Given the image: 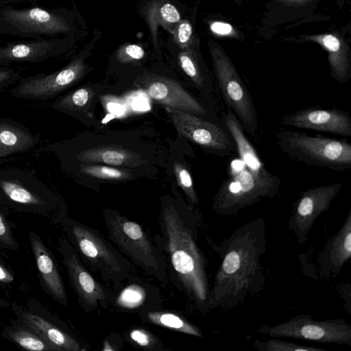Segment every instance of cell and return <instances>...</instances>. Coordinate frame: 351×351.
Instances as JSON below:
<instances>
[{"mask_svg": "<svg viewBox=\"0 0 351 351\" xmlns=\"http://www.w3.org/2000/svg\"><path fill=\"white\" fill-rule=\"evenodd\" d=\"M265 222L255 218L213 245L221 262L209 291L210 309L234 308L261 292L265 285L261 259L266 252Z\"/></svg>", "mask_w": 351, "mask_h": 351, "instance_id": "obj_1", "label": "cell"}, {"mask_svg": "<svg viewBox=\"0 0 351 351\" xmlns=\"http://www.w3.org/2000/svg\"><path fill=\"white\" fill-rule=\"evenodd\" d=\"M222 115L238 157L230 162L228 176L214 197L212 208L219 215H237L263 199L276 197L281 182L265 166L234 113L228 110Z\"/></svg>", "mask_w": 351, "mask_h": 351, "instance_id": "obj_2", "label": "cell"}, {"mask_svg": "<svg viewBox=\"0 0 351 351\" xmlns=\"http://www.w3.org/2000/svg\"><path fill=\"white\" fill-rule=\"evenodd\" d=\"M197 224L180 215L174 206L164 207L162 230L171 265L189 297L206 311L210 310L207 261L198 245Z\"/></svg>", "mask_w": 351, "mask_h": 351, "instance_id": "obj_3", "label": "cell"}, {"mask_svg": "<svg viewBox=\"0 0 351 351\" xmlns=\"http://www.w3.org/2000/svg\"><path fill=\"white\" fill-rule=\"evenodd\" d=\"M275 136L281 150L292 159L337 171L351 167V145L345 140L289 130H279Z\"/></svg>", "mask_w": 351, "mask_h": 351, "instance_id": "obj_4", "label": "cell"}, {"mask_svg": "<svg viewBox=\"0 0 351 351\" xmlns=\"http://www.w3.org/2000/svg\"><path fill=\"white\" fill-rule=\"evenodd\" d=\"M208 48L216 81L225 103L244 132L255 136L259 123L251 95L223 49L213 40H209Z\"/></svg>", "mask_w": 351, "mask_h": 351, "instance_id": "obj_5", "label": "cell"}, {"mask_svg": "<svg viewBox=\"0 0 351 351\" xmlns=\"http://www.w3.org/2000/svg\"><path fill=\"white\" fill-rule=\"evenodd\" d=\"M0 203L19 212L45 215L55 206L47 186L30 173L0 169Z\"/></svg>", "mask_w": 351, "mask_h": 351, "instance_id": "obj_6", "label": "cell"}, {"mask_svg": "<svg viewBox=\"0 0 351 351\" xmlns=\"http://www.w3.org/2000/svg\"><path fill=\"white\" fill-rule=\"evenodd\" d=\"M258 332L276 338L351 346V325L340 318L315 320L310 315L300 314L273 326L264 325Z\"/></svg>", "mask_w": 351, "mask_h": 351, "instance_id": "obj_7", "label": "cell"}, {"mask_svg": "<svg viewBox=\"0 0 351 351\" xmlns=\"http://www.w3.org/2000/svg\"><path fill=\"white\" fill-rule=\"evenodd\" d=\"M110 237L131 258L149 272L162 275L160 257L141 227L119 214L106 217Z\"/></svg>", "mask_w": 351, "mask_h": 351, "instance_id": "obj_8", "label": "cell"}, {"mask_svg": "<svg viewBox=\"0 0 351 351\" xmlns=\"http://www.w3.org/2000/svg\"><path fill=\"white\" fill-rule=\"evenodd\" d=\"M178 133L208 152L226 156L236 152L228 132L196 114L166 108Z\"/></svg>", "mask_w": 351, "mask_h": 351, "instance_id": "obj_9", "label": "cell"}, {"mask_svg": "<svg viewBox=\"0 0 351 351\" xmlns=\"http://www.w3.org/2000/svg\"><path fill=\"white\" fill-rule=\"evenodd\" d=\"M341 187L342 183L337 182L311 188L301 193L294 204L287 224L298 244L306 243L315 220L329 209Z\"/></svg>", "mask_w": 351, "mask_h": 351, "instance_id": "obj_10", "label": "cell"}, {"mask_svg": "<svg viewBox=\"0 0 351 351\" xmlns=\"http://www.w3.org/2000/svg\"><path fill=\"white\" fill-rule=\"evenodd\" d=\"M86 69L84 60L76 58L54 73L22 79L16 86L10 90V93L17 98L46 101L76 83Z\"/></svg>", "mask_w": 351, "mask_h": 351, "instance_id": "obj_11", "label": "cell"}, {"mask_svg": "<svg viewBox=\"0 0 351 351\" xmlns=\"http://www.w3.org/2000/svg\"><path fill=\"white\" fill-rule=\"evenodd\" d=\"M280 124L300 129L351 136V119L345 111L310 107L287 114Z\"/></svg>", "mask_w": 351, "mask_h": 351, "instance_id": "obj_12", "label": "cell"}, {"mask_svg": "<svg viewBox=\"0 0 351 351\" xmlns=\"http://www.w3.org/2000/svg\"><path fill=\"white\" fill-rule=\"evenodd\" d=\"M351 257V209L339 230L319 250L313 265L321 280L336 277Z\"/></svg>", "mask_w": 351, "mask_h": 351, "instance_id": "obj_13", "label": "cell"}, {"mask_svg": "<svg viewBox=\"0 0 351 351\" xmlns=\"http://www.w3.org/2000/svg\"><path fill=\"white\" fill-rule=\"evenodd\" d=\"M82 254L105 275H123V268L114 252L98 234L84 225L66 222Z\"/></svg>", "mask_w": 351, "mask_h": 351, "instance_id": "obj_14", "label": "cell"}, {"mask_svg": "<svg viewBox=\"0 0 351 351\" xmlns=\"http://www.w3.org/2000/svg\"><path fill=\"white\" fill-rule=\"evenodd\" d=\"M141 83L147 95L166 108L195 114L206 113L204 106L174 80L151 74L145 75Z\"/></svg>", "mask_w": 351, "mask_h": 351, "instance_id": "obj_15", "label": "cell"}, {"mask_svg": "<svg viewBox=\"0 0 351 351\" xmlns=\"http://www.w3.org/2000/svg\"><path fill=\"white\" fill-rule=\"evenodd\" d=\"M60 251L71 285L82 304L93 309L105 302L106 294L103 289L84 267L73 246L66 240L60 241Z\"/></svg>", "mask_w": 351, "mask_h": 351, "instance_id": "obj_16", "label": "cell"}, {"mask_svg": "<svg viewBox=\"0 0 351 351\" xmlns=\"http://www.w3.org/2000/svg\"><path fill=\"white\" fill-rule=\"evenodd\" d=\"M29 240L43 289L56 302L67 305L65 288L51 252L36 232L29 233Z\"/></svg>", "mask_w": 351, "mask_h": 351, "instance_id": "obj_17", "label": "cell"}, {"mask_svg": "<svg viewBox=\"0 0 351 351\" xmlns=\"http://www.w3.org/2000/svg\"><path fill=\"white\" fill-rule=\"evenodd\" d=\"M304 40L319 44L328 53V64L333 80L343 84L351 78L349 47L345 40L332 33L301 36Z\"/></svg>", "mask_w": 351, "mask_h": 351, "instance_id": "obj_18", "label": "cell"}, {"mask_svg": "<svg viewBox=\"0 0 351 351\" xmlns=\"http://www.w3.org/2000/svg\"><path fill=\"white\" fill-rule=\"evenodd\" d=\"M10 305L18 319L40 334L56 347L59 351H80L83 350L74 338L43 317L25 310L15 303Z\"/></svg>", "mask_w": 351, "mask_h": 351, "instance_id": "obj_19", "label": "cell"}, {"mask_svg": "<svg viewBox=\"0 0 351 351\" xmlns=\"http://www.w3.org/2000/svg\"><path fill=\"white\" fill-rule=\"evenodd\" d=\"M40 141L23 124L8 118H0V160L16 153L33 149Z\"/></svg>", "mask_w": 351, "mask_h": 351, "instance_id": "obj_20", "label": "cell"}, {"mask_svg": "<svg viewBox=\"0 0 351 351\" xmlns=\"http://www.w3.org/2000/svg\"><path fill=\"white\" fill-rule=\"evenodd\" d=\"M77 160L85 163H101L113 167H136L142 160L131 150L115 146L86 149L76 154Z\"/></svg>", "mask_w": 351, "mask_h": 351, "instance_id": "obj_21", "label": "cell"}, {"mask_svg": "<svg viewBox=\"0 0 351 351\" xmlns=\"http://www.w3.org/2000/svg\"><path fill=\"white\" fill-rule=\"evenodd\" d=\"M8 17L18 25L29 29L44 32H61L69 29L60 17L38 8L25 11H11Z\"/></svg>", "mask_w": 351, "mask_h": 351, "instance_id": "obj_22", "label": "cell"}, {"mask_svg": "<svg viewBox=\"0 0 351 351\" xmlns=\"http://www.w3.org/2000/svg\"><path fill=\"white\" fill-rule=\"evenodd\" d=\"M144 14L155 45L158 43V26H162L171 34L175 25L181 19L178 10L165 0L150 1L145 8Z\"/></svg>", "mask_w": 351, "mask_h": 351, "instance_id": "obj_23", "label": "cell"}, {"mask_svg": "<svg viewBox=\"0 0 351 351\" xmlns=\"http://www.w3.org/2000/svg\"><path fill=\"white\" fill-rule=\"evenodd\" d=\"M1 335L18 346L31 351H59L40 334L18 319L1 332Z\"/></svg>", "mask_w": 351, "mask_h": 351, "instance_id": "obj_24", "label": "cell"}, {"mask_svg": "<svg viewBox=\"0 0 351 351\" xmlns=\"http://www.w3.org/2000/svg\"><path fill=\"white\" fill-rule=\"evenodd\" d=\"M178 62L185 74L199 88L204 85V76L197 55L193 46L181 49L178 53Z\"/></svg>", "mask_w": 351, "mask_h": 351, "instance_id": "obj_25", "label": "cell"}, {"mask_svg": "<svg viewBox=\"0 0 351 351\" xmlns=\"http://www.w3.org/2000/svg\"><path fill=\"white\" fill-rule=\"evenodd\" d=\"M47 47L19 44L0 51V60L35 61L47 55Z\"/></svg>", "mask_w": 351, "mask_h": 351, "instance_id": "obj_26", "label": "cell"}, {"mask_svg": "<svg viewBox=\"0 0 351 351\" xmlns=\"http://www.w3.org/2000/svg\"><path fill=\"white\" fill-rule=\"evenodd\" d=\"M148 318L154 323L189 335L202 337V333L198 328L188 322L170 313H150Z\"/></svg>", "mask_w": 351, "mask_h": 351, "instance_id": "obj_27", "label": "cell"}, {"mask_svg": "<svg viewBox=\"0 0 351 351\" xmlns=\"http://www.w3.org/2000/svg\"><path fill=\"white\" fill-rule=\"evenodd\" d=\"M90 97V90L88 88H80L56 99L52 107L62 111L79 110L87 105Z\"/></svg>", "mask_w": 351, "mask_h": 351, "instance_id": "obj_28", "label": "cell"}, {"mask_svg": "<svg viewBox=\"0 0 351 351\" xmlns=\"http://www.w3.org/2000/svg\"><path fill=\"white\" fill-rule=\"evenodd\" d=\"M267 341L255 340L252 346L261 351H328L315 346H304L272 337Z\"/></svg>", "mask_w": 351, "mask_h": 351, "instance_id": "obj_29", "label": "cell"}, {"mask_svg": "<svg viewBox=\"0 0 351 351\" xmlns=\"http://www.w3.org/2000/svg\"><path fill=\"white\" fill-rule=\"evenodd\" d=\"M82 173L103 180H124L130 179L129 171L113 166L104 165H89L80 167Z\"/></svg>", "mask_w": 351, "mask_h": 351, "instance_id": "obj_30", "label": "cell"}, {"mask_svg": "<svg viewBox=\"0 0 351 351\" xmlns=\"http://www.w3.org/2000/svg\"><path fill=\"white\" fill-rule=\"evenodd\" d=\"M173 171L179 186L189 199L193 204H198L199 199L190 171L183 164L180 162L173 164Z\"/></svg>", "mask_w": 351, "mask_h": 351, "instance_id": "obj_31", "label": "cell"}, {"mask_svg": "<svg viewBox=\"0 0 351 351\" xmlns=\"http://www.w3.org/2000/svg\"><path fill=\"white\" fill-rule=\"evenodd\" d=\"M193 27L187 20L180 19L175 25L171 34L176 44L181 49L193 46Z\"/></svg>", "mask_w": 351, "mask_h": 351, "instance_id": "obj_32", "label": "cell"}, {"mask_svg": "<svg viewBox=\"0 0 351 351\" xmlns=\"http://www.w3.org/2000/svg\"><path fill=\"white\" fill-rule=\"evenodd\" d=\"M0 247L10 250H17L19 243L14 237L9 221L2 209L0 208Z\"/></svg>", "mask_w": 351, "mask_h": 351, "instance_id": "obj_33", "label": "cell"}, {"mask_svg": "<svg viewBox=\"0 0 351 351\" xmlns=\"http://www.w3.org/2000/svg\"><path fill=\"white\" fill-rule=\"evenodd\" d=\"M145 55L143 48L136 44H124L117 49L116 58L121 63L138 61Z\"/></svg>", "mask_w": 351, "mask_h": 351, "instance_id": "obj_34", "label": "cell"}, {"mask_svg": "<svg viewBox=\"0 0 351 351\" xmlns=\"http://www.w3.org/2000/svg\"><path fill=\"white\" fill-rule=\"evenodd\" d=\"M144 298V291L136 285H132L122 291L118 302L123 306L133 308L140 305Z\"/></svg>", "mask_w": 351, "mask_h": 351, "instance_id": "obj_35", "label": "cell"}, {"mask_svg": "<svg viewBox=\"0 0 351 351\" xmlns=\"http://www.w3.org/2000/svg\"><path fill=\"white\" fill-rule=\"evenodd\" d=\"M211 32L220 36H228L235 38L237 36V32L232 25L223 21H213L210 24Z\"/></svg>", "mask_w": 351, "mask_h": 351, "instance_id": "obj_36", "label": "cell"}, {"mask_svg": "<svg viewBox=\"0 0 351 351\" xmlns=\"http://www.w3.org/2000/svg\"><path fill=\"white\" fill-rule=\"evenodd\" d=\"M19 78V74L13 71L0 69V92L17 82Z\"/></svg>", "mask_w": 351, "mask_h": 351, "instance_id": "obj_37", "label": "cell"}, {"mask_svg": "<svg viewBox=\"0 0 351 351\" xmlns=\"http://www.w3.org/2000/svg\"><path fill=\"white\" fill-rule=\"evenodd\" d=\"M14 280V276L7 264L0 257V283L8 285Z\"/></svg>", "mask_w": 351, "mask_h": 351, "instance_id": "obj_38", "label": "cell"}, {"mask_svg": "<svg viewBox=\"0 0 351 351\" xmlns=\"http://www.w3.org/2000/svg\"><path fill=\"white\" fill-rule=\"evenodd\" d=\"M130 337L141 346H148L150 345V336L144 330H134L130 333Z\"/></svg>", "mask_w": 351, "mask_h": 351, "instance_id": "obj_39", "label": "cell"}, {"mask_svg": "<svg viewBox=\"0 0 351 351\" xmlns=\"http://www.w3.org/2000/svg\"><path fill=\"white\" fill-rule=\"evenodd\" d=\"M285 3L301 4L307 2L308 0H276Z\"/></svg>", "mask_w": 351, "mask_h": 351, "instance_id": "obj_40", "label": "cell"}, {"mask_svg": "<svg viewBox=\"0 0 351 351\" xmlns=\"http://www.w3.org/2000/svg\"><path fill=\"white\" fill-rule=\"evenodd\" d=\"M10 306L8 301L0 297V308H7Z\"/></svg>", "mask_w": 351, "mask_h": 351, "instance_id": "obj_41", "label": "cell"}, {"mask_svg": "<svg viewBox=\"0 0 351 351\" xmlns=\"http://www.w3.org/2000/svg\"><path fill=\"white\" fill-rule=\"evenodd\" d=\"M337 1V3L338 4V5L341 8L342 5H343V3H344V0H336Z\"/></svg>", "mask_w": 351, "mask_h": 351, "instance_id": "obj_42", "label": "cell"}]
</instances>
